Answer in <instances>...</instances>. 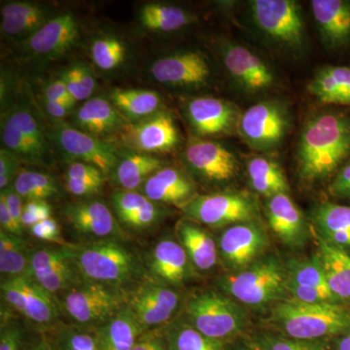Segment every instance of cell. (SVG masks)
<instances>
[{"label":"cell","mask_w":350,"mask_h":350,"mask_svg":"<svg viewBox=\"0 0 350 350\" xmlns=\"http://www.w3.org/2000/svg\"><path fill=\"white\" fill-rule=\"evenodd\" d=\"M350 154V121L325 113L310 120L301 135L298 158L301 174L308 180L333 174Z\"/></svg>","instance_id":"obj_1"},{"label":"cell","mask_w":350,"mask_h":350,"mask_svg":"<svg viewBox=\"0 0 350 350\" xmlns=\"http://www.w3.org/2000/svg\"><path fill=\"white\" fill-rule=\"evenodd\" d=\"M72 246L76 265L85 282L130 292L126 288L148 278L137 253L120 239H94Z\"/></svg>","instance_id":"obj_2"},{"label":"cell","mask_w":350,"mask_h":350,"mask_svg":"<svg viewBox=\"0 0 350 350\" xmlns=\"http://www.w3.org/2000/svg\"><path fill=\"white\" fill-rule=\"evenodd\" d=\"M271 321L286 337L325 340L350 331V306L342 304H305L294 300L278 301Z\"/></svg>","instance_id":"obj_3"},{"label":"cell","mask_w":350,"mask_h":350,"mask_svg":"<svg viewBox=\"0 0 350 350\" xmlns=\"http://www.w3.org/2000/svg\"><path fill=\"white\" fill-rule=\"evenodd\" d=\"M285 264L275 256L262 257L243 269L221 275L217 284L239 304L262 306L288 300Z\"/></svg>","instance_id":"obj_4"},{"label":"cell","mask_w":350,"mask_h":350,"mask_svg":"<svg viewBox=\"0 0 350 350\" xmlns=\"http://www.w3.org/2000/svg\"><path fill=\"white\" fill-rule=\"evenodd\" d=\"M185 320L206 337L224 344L236 338L247 323V315L238 301L214 290H197L184 305Z\"/></svg>","instance_id":"obj_5"},{"label":"cell","mask_w":350,"mask_h":350,"mask_svg":"<svg viewBox=\"0 0 350 350\" xmlns=\"http://www.w3.org/2000/svg\"><path fill=\"white\" fill-rule=\"evenodd\" d=\"M129 292L98 283L83 282L61 295V312L78 326L98 328L128 305Z\"/></svg>","instance_id":"obj_6"},{"label":"cell","mask_w":350,"mask_h":350,"mask_svg":"<svg viewBox=\"0 0 350 350\" xmlns=\"http://www.w3.org/2000/svg\"><path fill=\"white\" fill-rule=\"evenodd\" d=\"M2 303L34 325L48 327L56 323L61 308L56 297L29 276L1 278Z\"/></svg>","instance_id":"obj_7"},{"label":"cell","mask_w":350,"mask_h":350,"mask_svg":"<svg viewBox=\"0 0 350 350\" xmlns=\"http://www.w3.org/2000/svg\"><path fill=\"white\" fill-rule=\"evenodd\" d=\"M29 278L57 299L84 282L76 265L73 246L68 244L33 248Z\"/></svg>","instance_id":"obj_8"},{"label":"cell","mask_w":350,"mask_h":350,"mask_svg":"<svg viewBox=\"0 0 350 350\" xmlns=\"http://www.w3.org/2000/svg\"><path fill=\"white\" fill-rule=\"evenodd\" d=\"M180 303L176 288L149 278L129 292V308L144 332L157 330L169 323Z\"/></svg>","instance_id":"obj_9"},{"label":"cell","mask_w":350,"mask_h":350,"mask_svg":"<svg viewBox=\"0 0 350 350\" xmlns=\"http://www.w3.org/2000/svg\"><path fill=\"white\" fill-rule=\"evenodd\" d=\"M182 209L190 220L213 228L251 222L256 216L253 200L234 193L196 196Z\"/></svg>","instance_id":"obj_10"},{"label":"cell","mask_w":350,"mask_h":350,"mask_svg":"<svg viewBox=\"0 0 350 350\" xmlns=\"http://www.w3.org/2000/svg\"><path fill=\"white\" fill-rule=\"evenodd\" d=\"M251 10L258 27L289 47L304 42V23L296 2L291 0H255Z\"/></svg>","instance_id":"obj_11"},{"label":"cell","mask_w":350,"mask_h":350,"mask_svg":"<svg viewBox=\"0 0 350 350\" xmlns=\"http://www.w3.org/2000/svg\"><path fill=\"white\" fill-rule=\"evenodd\" d=\"M217 245L219 257L237 271L261 258L268 246V238L264 230L251 221L228 228L219 238Z\"/></svg>","instance_id":"obj_12"},{"label":"cell","mask_w":350,"mask_h":350,"mask_svg":"<svg viewBox=\"0 0 350 350\" xmlns=\"http://www.w3.org/2000/svg\"><path fill=\"white\" fill-rule=\"evenodd\" d=\"M52 135L66 155L94 165L105 176L113 174L116 169L119 162L116 150L98 137L66 125L55 126Z\"/></svg>","instance_id":"obj_13"},{"label":"cell","mask_w":350,"mask_h":350,"mask_svg":"<svg viewBox=\"0 0 350 350\" xmlns=\"http://www.w3.org/2000/svg\"><path fill=\"white\" fill-rule=\"evenodd\" d=\"M64 216L82 236L96 239H122L125 236L118 219L100 200H85L66 204Z\"/></svg>","instance_id":"obj_14"},{"label":"cell","mask_w":350,"mask_h":350,"mask_svg":"<svg viewBox=\"0 0 350 350\" xmlns=\"http://www.w3.org/2000/svg\"><path fill=\"white\" fill-rule=\"evenodd\" d=\"M285 113L273 103H260L243 113L241 119V135L258 148H269L280 144L286 133Z\"/></svg>","instance_id":"obj_15"},{"label":"cell","mask_w":350,"mask_h":350,"mask_svg":"<svg viewBox=\"0 0 350 350\" xmlns=\"http://www.w3.org/2000/svg\"><path fill=\"white\" fill-rule=\"evenodd\" d=\"M145 269L151 280L176 288L190 275L191 262L177 239L165 238L152 248Z\"/></svg>","instance_id":"obj_16"},{"label":"cell","mask_w":350,"mask_h":350,"mask_svg":"<svg viewBox=\"0 0 350 350\" xmlns=\"http://www.w3.org/2000/svg\"><path fill=\"white\" fill-rule=\"evenodd\" d=\"M79 25L75 16L64 13L50 20L31 38L24 40L27 52L42 59H54L68 52L77 40Z\"/></svg>","instance_id":"obj_17"},{"label":"cell","mask_w":350,"mask_h":350,"mask_svg":"<svg viewBox=\"0 0 350 350\" xmlns=\"http://www.w3.org/2000/svg\"><path fill=\"white\" fill-rule=\"evenodd\" d=\"M151 75L161 84L190 86L206 82L211 76V68L200 53H176L152 64Z\"/></svg>","instance_id":"obj_18"},{"label":"cell","mask_w":350,"mask_h":350,"mask_svg":"<svg viewBox=\"0 0 350 350\" xmlns=\"http://www.w3.org/2000/svg\"><path fill=\"white\" fill-rule=\"evenodd\" d=\"M186 162L193 172L208 181L230 180L237 172L234 155L217 142L197 140L188 145Z\"/></svg>","instance_id":"obj_19"},{"label":"cell","mask_w":350,"mask_h":350,"mask_svg":"<svg viewBox=\"0 0 350 350\" xmlns=\"http://www.w3.org/2000/svg\"><path fill=\"white\" fill-rule=\"evenodd\" d=\"M124 129L129 144L139 151H169L178 144V131L167 112H157Z\"/></svg>","instance_id":"obj_20"},{"label":"cell","mask_w":350,"mask_h":350,"mask_svg":"<svg viewBox=\"0 0 350 350\" xmlns=\"http://www.w3.org/2000/svg\"><path fill=\"white\" fill-rule=\"evenodd\" d=\"M112 204L120 224L133 231L152 229L165 216L159 204L135 191H118L112 196Z\"/></svg>","instance_id":"obj_21"},{"label":"cell","mask_w":350,"mask_h":350,"mask_svg":"<svg viewBox=\"0 0 350 350\" xmlns=\"http://www.w3.org/2000/svg\"><path fill=\"white\" fill-rule=\"evenodd\" d=\"M194 183L180 170L162 167L142 184V194L156 204L183 207L196 197Z\"/></svg>","instance_id":"obj_22"},{"label":"cell","mask_w":350,"mask_h":350,"mask_svg":"<svg viewBox=\"0 0 350 350\" xmlns=\"http://www.w3.org/2000/svg\"><path fill=\"white\" fill-rule=\"evenodd\" d=\"M267 215L271 231L290 247H300L306 239L305 219L287 194L269 198Z\"/></svg>","instance_id":"obj_23"},{"label":"cell","mask_w":350,"mask_h":350,"mask_svg":"<svg viewBox=\"0 0 350 350\" xmlns=\"http://www.w3.org/2000/svg\"><path fill=\"white\" fill-rule=\"evenodd\" d=\"M224 64L230 75L250 91H262L273 84V73L267 64L241 46L225 48Z\"/></svg>","instance_id":"obj_24"},{"label":"cell","mask_w":350,"mask_h":350,"mask_svg":"<svg viewBox=\"0 0 350 350\" xmlns=\"http://www.w3.org/2000/svg\"><path fill=\"white\" fill-rule=\"evenodd\" d=\"M175 234L193 268L204 273L216 266L219 258L217 243L197 222L190 219L179 221L175 228Z\"/></svg>","instance_id":"obj_25"},{"label":"cell","mask_w":350,"mask_h":350,"mask_svg":"<svg viewBox=\"0 0 350 350\" xmlns=\"http://www.w3.org/2000/svg\"><path fill=\"white\" fill-rule=\"evenodd\" d=\"M1 31L11 38H31L47 24L51 11L46 6L31 2H10L1 8Z\"/></svg>","instance_id":"obj_26"},{"label":"cell","mask_w":350,"mask_h":350,"mask_svg":"<svg viewBox=\"0 0 350 350\" xmlns=\"http://www.w3.org/2000/svg\"><path fill=\"white\" fill-rule=\"evenodd\" d=\"M313 17L324 40L334 47L350 41V2L344 0H313Z\"/></svg>","instance_id":"obj_27"},{"label":"cell","mask_w":350,"mask_h":350,"mask_svg":"<svg viewBox=\"0 0 350 350\" xmlns=\"http://www.w3.org/2000/svg\"><path fill=\"white\" fill-rule=\"evenodd\" d=\"M312 217L320 239L349 254L350 206L324 202L313 209Z\"/></svg>","instance_id":"obj_28"},{"label":"cell","mask_w":350,"mask_h":350,"mask_svg":"<svg viewBox=\"0 0 350 350\" xmlns=\"http://www.w3.org/2000/svg\"><path fill=\"white\" fill-rule=\"evenodd\" d=\"M187 114L193 128L202 135L227 131L234 115L229 103L215 98H199L190 101Z\"/></svg>","instance_id":"obj_29"},{"label":"cell","mask_w":350,"mask_h":350,"mask_svg":"<svg viewBox=\"0 0 350 350\" xmlns=\"http://www.w3.org/2000/svg\"><path fill=\"white\" fill-rule=\"evenodd\" d=\"M96 332L100 350H133L144 333L128 305Z\"/></svg>","instance_id":"obj_30"},{"label":"cell","mask_w":350,"mask_h":350,"mask_svg":"<svg viewBox=\"0 0 350 350\" xmlns=\"http://www.w3.org/2000/svg\"><path fill=\"white\" fill-rule=\"evenodd\" d=\"M75 122L89 135H110L125 128V119L110 101L96 98L87 100L78 109Z\"/></svg>","instance_id":"obj_31"},{"label":"cell","mask_w":350,"mask_h":350,"mask_svg":"<svg viewBox=\"0 0 350 350\" xmlns=\"http://www.w3.org/2000/svg\"><path fill=\"white\" fill-rule=\"evenodd\" d=\"M319 255L332 293L340 304L350 306V255L320 238Z\"/></svg>","instance_id":"obj_32"},{"label":"cell","mask_w":350,"mask_h":350,"mask_svg":"<svg viewBox=\"0 0 350 350\" xmlns=\"http://www.w3.org/2000/svg\"><path fill=\"white\" fill-rule=\"evenodd\" d=\"M308 91L321 103L350 105V68L327 66L320 69L310 83Z\"/></svg>","instance_id":"obj_33"},{"label":"cell","mask_w":350,"mask_h":350,"mask_svg":"<svg viewBox=\"0 0 350 350\" xmlns=\"http://www.w3.org/2000/svg\"><path fill=\"white\" fill-rule=\"evenodd\" d=\"M163 167V162L145 153H129L117 163L113 175L119 187L133 191Z\"/></svg>","instance_id":"obj_34"},{"label":"cell","mask_w":350,"mask_h":350,"mask_svg":"<svg viewBox=\"0 0 350 350\" xmlns=\"http://www.w3.org/2000/svg\"><path fill=\"white\" fill-rule=\"evenodd\" d=\"M31 252L25 239L0 230L1 278L29 276Z\"/></svg>","instance_id":"obj_35"},{"label":"cell","mask_w":350,"mask_h":350,"mask_svg":"<svg viewBox=\"0 0 350 350\" xmlns=\"http://www.w3.org/2000/svg\"><path fill=\"white\" fill-rule=\"evenodd\" d=\"M110 98L120 113L133 120L152 116L161 105V96L148 90H115Z\"/></svg>","instance_id":"obj_36"},{"label":"cell","mask_w":350,"mask_h":350,"mask_svg":"<svg viewBox=\"0 0 350 350\" xmlns=\"http://www.w3.org/2000/svg\"><path fill=\"white\" fill-rule=\"evenodd\" d=\"M251 185L261 195L275 197L287 194L288 183L280 165L262 157H255L248 163Z\"/></svg>","instance_id":"obj_37"},{"label":"cell","mask_w":350,"mask_h":350,"mask_svg":"<svg viewBox=\"0 0 350 350\" xmlns=\"http://www.w3.org/2000/svg\"><path fill=\"white\" fill-rule=\"evenodd\" d=\"M139 19L145 29L163 32L178 31L193 22L192 15L187 11L163 4L144 5L140 10Z\"/></svg>","instance_id":"obj_38"},{"label":"cell","mask_w":350,"mask_h":350,"mask_svg":"<svg viewBox=\"0 0 350 350\" xmlns=\"http://www.w3.org/2000/svg\"><path fill=\"white\" fill-rule=\"evenodd\" d=\"M7 117L19 129L24 137L31 153L32 163H44L49 155V145L32 113L27 108L17 107L9 113Z\"/></svg>","instance_id":"obj_39"},{"label":"cell","mask_w":350,"mask_h":350,"mask_svg":"<svg viewBox=\"0 0 350 350\" xmlns=\"http://www.w3.org/2000/svg\"><path fill=\"white\" fill-rule=\"evenodd\" d=\"M163 336L169 350H227L224 344L202 335L185 320L172 322Z\"/></svg>","instance_id":"obj_40"},{"label":"cell","mask_w":350,"mask_h":350,"mask_svg":"<svg viewBox=\"0 0 350 350\" xmlns=\"http://www.w3.org/2000/svg\"><path fill=\"white\" fill-rule=\"evenodd\" d=\"M285 268L288 282L298 286L315 288L332 293L319 254L310 259H291L285 265Z\"/></svg>","instance_id":"obj_41"},{"label":"cell","mask_w":350,"mask_h":350,"mask_svg":"<svg viewBox=\"0 0 350 350\" xmlns=\"http://www.w3.org/2000/svg\"><path fill=\"white\" fill-rule=\"evenodd\" d=\"M12 187L22 199L46 200L59 193L54 177L44 172L23 170L18 174Z\"/></svg>","instance_id":"obj_42"},{"label":"cell","mask_w":350,"mask_h":350,"mask_svg":"<svg viewBox=\"0 0 350 350\" xmlns=\"http://www.w3.org/2000/svg\"><path fill=\"white\" fill-rule=\"evenodd\" d=\"M252 342L258 350H328L325 340H298L282 334H259Z\"/></svg>","instance_id":"obj_43"},{"label":"cell","mask_w":350,"mask_h":350,"mask_svg":"<svg viewBox=\"0 0 350 350\" xmlns=\"http://www.w3.org/2000/svg\"><path fill=\"white\" fill-rule=\"evenodd\" d=\"M94 64L103 70H112L123 63L126 56L124 43L113 36L98 38L91 49Z\"/></svg>","instance_id":"obj_44"},{"label":"cell","mask_w":350,"mask_h":350,"mask_svg":"<svg viewBox=\"0 0 350 350\" xmlns=\"http://www.w3.org/2000/svg\"><path fill=\"white\" fill-rule=\"evenodd\" d=\"M56 342L59 350H100L96 328L64 327L57 332Z\"/></svg>","instance_id":"obj_45"},{"label":"cell","mask_w":350,"mask_h":350,"mask_svg":"<svg viewBox=\"0 0 350 350\" xmlns=\"http://www.w3.org/2000/svg\"><path fill=\"white\" fill-rule=\"evenodd\" d=\"M29 232L34 238L59 245H68L62 237L61 228L54 218L50 217L32 226Z\"/></svg>","instance_id":"obj_46"},{"label":"cell","mask_w":350,"mask_h":350,"mask_svg":"<svg viewBox=\"0 0 350 350\" xmlns=\"http://www.w3.org/2000/svg\"><path fill=\"white\" fill-rule=\"evenodd\" d=\"M52 208L46 200H29L24 204L23 213V227L31 229L32 226L38 224L40 221L51 217Z\"/></svg>","instance_id":"obj_47"},{"label":"cell","mask_w":350,"mask_h":350,"mask_svg":"<svg viewBox=\"0 0 350 350\" xmlns=\"http://www.w3.org/2000/svg\"><path fill=\"white\" fill-rule=\"evenodd\" d=\"M20 159L7 149L0 151V189L1 191L10 187L11 182L17 177ZM16 179V178H15Z\"/></svg>","instance_id":"obj_48"},{"label":"cell","mask_w":350,"mask_h":350,"mask_svg":"<svg viewBox=\"0 0 350 350\" xmlns=\"http://www.w3.org/2000/svg\"><path fill=\"white\" fill-rule=\"evenodd\" d=\"M66 178L75 180L94 181L105 183V175L98 167L93 165L83 162H73L69 165Z\"/></svg>","instance_id":"obj_49"},{"label":"cell","mask_w":350,"mask_h":350,"mask_svg":"<svg viewBox=\"0 0 350 350\" xmlns=\"http://www.w3.org/2000/svg\"><path fill=\"white\" fill-rule=\"evenodd\" d=\"M22 331L10 319L2 320L0 350H22Z\"/></svg>","instance_id":"obj_50"},{"label":"cell","mask_w":350,"mask_h":350,"mask_svg":"<svg viewBox=\"0 0 350 350\" xmlns=\"http://www.w3.org/2000/svg\"><path fill=\"white\" fill-rule=\"evenodd\" d=\"M61 78L64 80V83H66L69 94H70V96H72L73 100H75L76 103H77V101L88 100V98L91 96L88 94L85 87L83 86L79 75H78L76 64L69 68L68 70L64 71Z\"/></svg>","instance_id":"obj_51"},{"label":"cell","mask_w":350,"mask_h":350,"mask_svg":"<svg viewBox=\"0 0 350 350\" xmlns=\"http://www.w3.org/2000/svg\"><path fill=\"white\" fill-rule=\"evenodd\" d=\"M157 330L144 332L133 350H169L163 332L159 333Z\"/></svg>","instance_id":"obj_52"},{"label":"cell","mask_w":350,"mask_h":350,"mask_svg":"<svg viewBox=\"0 0 350 350\" xmlns=\"http://www.w3.org/2000/svg\"><path fill=\"white\" fill-rule=\"evenodd\" d=\"M64 184H66V190L76 197H89V196L98 194L103 185L100 182L75 180V179L66 178V177H64Z\"/></svg>","instance_id":"obj_53"},{"label":"cell","mask_w":350,"mask_h":350,"mask_svg":"<svg viewBox=\"0 0 350 350\" xmlns=\"http://www.w3.org/2000/svg\"><path fill=\"white\" fill-rule=\"evenodd\" d=\"M45 98L48 100L61 101L66 107L72 109L76 101L73 100L72 96L69 94L68 87L62 78L56 81L50 83L45 89Z\"/></svg>","instance_id":"obj_54"},{"label":"cell","mask_w":350,"mask_h":350,"mask_svg":"<svg viewBox=\"0 0 350 350\" xmlns=\"http://www.w3.org/2000/svg\"><path fill=\"white\" fill-rule=\"evenodd\" d=\"M1 194L5 198L7 206H8L9 211H10L14 220L20 228L24 229L22 224L23 213H24L22 198L16 193L12 186L7 188L6 190L1 191Z\"/></svg>","instance_id":"obj_55"},{"label":"cell","mask_w":350,"mask_h":350,"mask_svg":"<svg viewBox=\"0 0 350 350\" xmlns=\"http://www.w3.org/2000/svg\"><path fill=\"white\" fill-rule=\"evenodd\" d=\"M0 224H1L2 231L23 238L24 229L20 228L14 220L10 211H9L8 206H7L5 198L2 194H0Z\"/></svg>","instance_id":"obj_56"},{"label":"cell","mask_w":350,"mask_h":350,"mask_svg":"<svg viewBox=\"0 0 350 350\" xmlns=\"http://www.w3.org/2000/svg\"><path fill=\"white\" fill-rule=\"evenodd\" d=\"M330 190L332 194L338 197L350 198V161L340 170Z\"/></svg>","instance_id":"obj_57"},{"label":"cell","mask_w":350,"mask_h":350,"mask_svg":"<svg viewBox=\"0 0 350 350\" xmlns=\"http://www.w3.org/2000/svg\"><path fill=\"white\" fill-rule=\"evenodd\" d=\"M45 107L47 112L51 116L56 119H62L66 117L70 111V108L66 107L64 103L61 101L48 100L45 98Z\"/></svg>","instance_id":"obj_58"},{"label":"cell","mask_w":350,"mask_h":350,"mask_svg":"<svg viewBox=\"0 0 350 350\" xmlns=\"http://www.w3.org/2000/svg\"><path fill=\"white\" fill-rule=\"evenodd\" d=\"M76 68H77L78 75H79L83 86L86 89L88 94L91 96L94 91V88H96V81H94L93 73L84 64H76Z\"/></svg>","instance_id":"obj_59"},{"label":"cell","mask_w":350,"mask_h":350,"mask_svg":"<svg viewBox=\"0 0 350 350\" xmlns=\"http://www.w3.org/2000/svg\"><path fill=\"white\" fill-rule=\"evenodd\" d=\"M29 350H59L56 342L48 340L45 336H41L34 344L31 345Z\"/></svg>","instance_id":"obj_60"},{"label":"cell","mask_w":350,"mask_h":350,"mask_svg":"<svg viewBox=\"0 0 350 350\" xmlns=\"http://www.w3.org/2000/svg\"><path fill=\"white\" fill-rule=\"evenodd\" d=\"M337 350H350V331L340 336L337 345Z\"/></svg>","instance_id":"obj_61"},{"label":"cell","mask_w":350,"mask_h":350,"mask_svg":"<svg viewBox=\"0 0 350 350\" xmlns=\"http://www.w3.org/2000/svg\"><path fill=\"white\" fill-rule=\"evenodd\" d=\"M231 350H258V349H255V347H253L252 345H236V347H232V349Z\"/></svg>","instance_id":"obj_62"}]
</instances>
